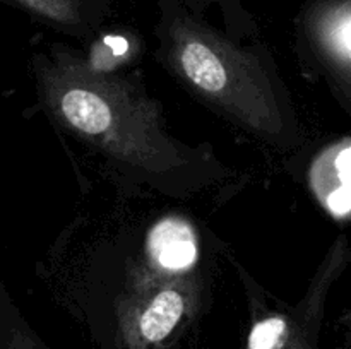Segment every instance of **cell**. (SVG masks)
Here are the masks:
<instances>
[{
  "mask_svg": "<svg viewBox=\"0 0 351 349\" xmlns=\"http://www.w3.org/2000/svg\"><path fill=\"white\" fill-rule=\"evenodd\" d=\"M149 250L161 267L173 270L189 267L197 255V245L191 228L177 219H167L156 226L151 233Z\"/></svg>",
  "mask_w": 351,
  "mask_h": 349,
  "instance_id": "3957f363",
  "label": "cell"
},
{
  "mask_svg": "<svg viewBox=\"0 0 351 349\" xmlns=\"http://www.w3.org/2000/svg\"><path fill=\"white\" fill-rule=\"evenodd\" d=\"M0 349H45L23 328H3L0 331Z\"/></svg>",
  "mask_w": 351,
  "mask_h": 349,
  "instance_id": "5b68a950",
  "label": "cell"
},
{
  "mask_svg": "<svg viewBox=\"0 0 351 349\" xmlns=\"http://www.w3.org/2000/svg\"><path fill=\"white\" fill-rule=\"evenodd\" d=\"M185 308L187 303L182 291L168 287L154 294L127 325L130 349H156L163 344L184 318Z\"/></svg>",
  "mask_w": 351,
  "mask_h": 349,
  "instance_id": "6da1fadb",
  "label": "cell"
},
{
  "mask_svg": "<svg viewBox=\"0 0 351 349\" xmlns=\"http://www.w3.org/2000/svg\"><path fill=\"white\" fill-rule=\"evenodd\" d=\"M60 108L71 125L91 135L106 132L112 125V112L101 94L84 88L69 89L60 99Z\"/></svg>",
  "mask_w": 351,
  "mask_h": 349,
  "instance_id": "277c9868",
  "label": "cell"
},
{
  "mask_svg": "<svg viewBox=\"0 0 351 349\" xmlns=\"http://www.w3.org/2000/svg\"><path fill=\"white\" fill-rule=\"evenodd\" d=\"M314 187L329 211L345 218L350 212V146L319 159L312 171Z\"/></svg>",
  "mask_w": 351,
  "mask_h": 349,
  "instance_id": "7a4b0ae2",
  "label": "cell"
}]
</instances>
